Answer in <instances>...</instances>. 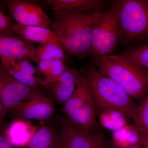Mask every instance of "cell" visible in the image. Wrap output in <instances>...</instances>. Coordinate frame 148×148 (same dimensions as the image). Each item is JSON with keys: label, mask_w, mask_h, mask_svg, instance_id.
Wrapping results in <instances>:
<instances>
[{"label": "cell", "mask_w": 148, "mask_h": 148, "mask_svg": "<svg viewBox=\"0 0 148 148\" xmlns=\"http://www.w3.org/2000/svg\"><path fill=\"white\" fill-rule=\"evenodd\" d=\"M101 10L54 13L51 29L69 55L81 59L88 56L92 26Z\"/></svg>", "instance_id": "obj_1"}, {"label": "cell", "mask_w": 148, "mask_h": 148, "mask_svg": "<svg viewBox=\"0 0 148 148\" xmlns=\"http://www.w3.org/2000/svg\"><path fill=\"white\" fill-rule=\"evenodd\" d=\"M98 115L108 110L120 112L128 119H132L138 105L112 79L94 66L83 71Z\"/></svg>", "instance_id": "obj_2"}, {"label": "cell", "mask_w": 148, "mask_h": 148, "mask_svg": "<svg viewBox=\"0 0 148 148\" xmlns=\"http://www.w3.org/2000/svg\"><path fill=\"white\" fill-rule=\"evenodd\" d=\"M103 75L112 79L132 99L141 101L148 93V69L110 54L92 61Z\"/></svg>", "instance_id": "obj_3"}, {"label": "cell", "mask_w": 148, "mask_h": 148, "mask_svg": "<svg viewBox=\"0 0 148 148\" xmlns=\"http://www.w3.org/2000/svg\"><path fill=\"white\" fill-rule=\"evenodd\" d=\"M61 111L64 117L74 127L88 134H94L98 125L97 112L83 72L73 93L63 104Z\"/></svg>", "instance_id": "obj_4"}, {"label": "cell", "mask_w": 148, "mask_h": 148, "mask_svg": "<svg viewBox=\"0 0 148 148\" xmlns=\"http://www.w3.org/2000/svg\"><path fill=\"white\" fill-rule=\"evenodd\" d=\"M120 38L118 13L112 5L110 9L101 10L93 23L88 56L93 61L112 54Z\"/></svg>", "instance_id": "obj_5"}, {"label": "cell", "mask_w": 148, "mask_h": 148, "mask_svg": "<svg viewBox=\"0 0 148 148\" xmlns=\"http://www.w3.org/2000/svg\"><path fill=\"white\" fill-rule=\"evenodd\" d=\"M119 19L120 40L133 41L148 36V0L114 1Z\"/></svg>", "instance_id": "obj_6"}, {"label": "cell", "mask_w": 148, "mask_h": 148, "mask_svg": "<svg viewBox=\"0 0 148 148\" xmlns=\"http://www.w3.org/2000/svg\"><path fill=\"white\" fill-rule=\"evenodd\" d=\"M0 92L3 112L1 122L18 104L34 96L38 91L12 77L0 65Z\"/></svg>", "instance_id": "obj_7"}, {"label": "cell", "mask_w": 148, "mask_h": 148, "mask_svg": "<svg viewBox=\"0 0 148 148\" xmlns=\"http://www.w3.org/2000/svg\"><path fill=\"white\" fill-rule=\"evenodd\" d=\"M10 17L16 23L26 26L51 29V21L40 5L22 0L6 1Z\"/></svg>", "instance_id": "obj_8"}, {"label": "cell", "mask_w": 148, "mask_h": 148, "mask_svg": "<svg viewBox=\"0 0 148 148\" xmlns=\"http://www.w3.org/2000/svg\"><path fill=\"white\" fill-rule=\"evenodd\" d=\"M17 119L26 121H44L50 119L55 114V108L50 98L38 92L32 98L23 101L12 110Z\"/></svg>", "instance_id": "obj_9"}, {"label": "cell", "mask_w": 148, "mask_h": 148, "mask_svg": "<svg viewBox=\"0 0 148 148\" xmlns=\"http://www.w3.org/2000/svg\"><path fill=\"white\" fill-rule=\"evenodd\" d=\"M83 72L75 68H68L58 77L45 79L43 86L50 92L54 101L63 105L73 93L78 80L82 75Z\"/></svg>", "instance_id": "obj_10"}, {"label": "cell", "mask_w": 148, "mask_h": 148, "mask_svg": "<svg viewBox=\"0 0 148 148\" xmlns=\"http://www.w3.org/2000/svg\"><path fill=\"white\" fill-rule=\"evenodd\" d=\"M35 43L18 35L0 33V56L26 59L36 63Z\"/></svg>", "instance_id": "obj_11"}, {"label": "cell", "mask_w": 148, "mask_h": 148, "mask_svg": "<svg viewBox=\"0 0 148 148\" xmlns=\"http://www.w3.org/2000/svg\"><path fill=\"white\" fill-rule=\"evenodd\" d=\"M61 127L60 135L67 148H92L97 133L89 134L71 124L64 116L56 115Z\"/></svg>", "instance_id": "obj_12"}, {"label": "cell", "mask_w": 148, "mask_h": 148, "mask_svg": "<svg viewBox=\"0 0 148 148\" xmlns=\"http://www.w3.org/2000/svg\"><path fill=\"white\" fill-rule=\"evenodd\" d=\"M12 29L15 34L32 42L39 45L51 44L61 47L58 36L52 29L35 26H26L14 23Z\"/></svg>", "instance_id": "obj_13"}, {"label": "cell", "mask_w": 148, "mask_h": 148, "mask_svg": "<svg viewBox=\"0 0 148 148\" xmlns=\"http://www.w3.org/2000/svg\"><path fill=\"white\" fill-rule=\"evenodd\" d=\"M105 2L102 0H46L45 3L55 13L86 12L100 9Z\"/></svg>", "instance_id": "obj_14"}, {"label": "cell", "mask_w": 148, "mask_h": 148, "mask_svg": "<svg viewBox=\"0 0 148 148\" xmlns=\"http://www.w3.org/2000/svg\"><path fill=\"white\" fill-rule=\"evenodd\" d=\"M37 128L26 121L17 119L7 126L6 134L15 147L25 148L34 137Z\"/></svg>", "instance_id": "obj_15"}, {"label": "cell", "mask_w": 148, "mask_h": 148, "mask_svg": "<svg viewBox=\"0 0 148 148\" xmlns=\"http://www.w3.org/2000/svg\"><path fill=\"white\" fill-rule=\"evenodd\" d=\"M58 134L55 129L41 125L25 148H55Z\"/></svg>", "instance_id": "obj_16"}, {"label": "cell", "mask_w": 148, "mask_h": 148, "mask_svg": "<svg viewBox=\"0 0 148 148\" xmlns=\"http://www.w3.org/2000/svg\"><path fill=\"white\" fill-rule=\"evenodd\" d=\"M113 145L117 147L123 148L132 146L141 147L140 134L134 125L128 124L114 132Z\"/></svg>", "instance_id": "obj_17"}, {"label": "cell", "mask_w": 148, "mask_h": 148, "mask_svg": "<svg viewBox=\"0 0 148 148\" xmlns=\"http://www.w3.org/2000/svg\"><path fill=\"white\" fill-rule=\"evenodd\" d=\"M99 121L103 127L113 132L128 125L126 116L119 111L108 110L98 114Z\"/></svg>", "instance_id": "obj_18"}, {"label": "cell", "mask_w": 148, "mask_h": 148, "mask_svg": "<svg viewBox=\"0 0 148 148\" xmlns=\"http://www.w3.org/2000/svg\"><path fill=\"white\" fill-rule=\"evenodd\" d=\"M118 55L127 61L148 69V42L131 47Z\"/></svg>", "instance_id": "obj_19"}, {"label": "cell", "mask_w": 148, "mask_h": 148, "mask_svg": "<svg viewBox=\"0 0 148 148\" xmlns=\"http://www.w3.org/2000/svg\"><path fill=\"white\" fill-rule=\"evenodd\" d=\"M2 66L5 70L12 69L40 77L37 68L30 61L22 58L3 56L1 57Z\"/></svg>", "instance_id": "obj_20"}, {"label": "cell", "mask_w": 148, "mask_h": 148, "mask_svg": "<svg viewBox=\"0 0 148 148\" xmlns=\"http://www.w3.org/2000/svg\"><path fill=\"white\" fill-rule=\"evenodd\" d=\"M35 53L37 63L44 60H63L66 58L63 48L51 44L37 46L35 48Z\"/></svg>", "instance_id": "obj_21"}, {"label": "cell", "mask_w": 148, "mask_h": 148, "mask_svg": "<svg viewBox=\"0 0 148 148\" xmlns=\"http://www.w3.org/2000/svg\"><path fill=\"white\" fill-rule=\"evenodd\" d=\"M132 120L140 135L148 134V93L138 105Z\"/></svg>", "instance_id": "obj_22"}, {"label": "cell", "mask_w": 148, "mask_h": 148, "mask_svg": "<svg viewBox=\"0 0 148 148\" xmlns=\"http://www.w3.org/2000/svg\"><path fill=\"white\" fill-rule=\"evenodd\" d=\"M67 69L68 67L64 64L63 60L57 59L53 60L48 76L44 79H51L58 77L62 75Z\"/></svg>", "instance_id": "obj_23"}, {"label": "cell", "mask_w": 148, "mask_h": 148, "mask_svg": "<svg viewBox=\"0 0 148 148\" xmlns=\"http://www.w3.org/2000/svg\"><path fill=\"white\" fill-rule=\"evenodd\" d=\"M13 23L10 16L0 10V33L15 34L12 29Z\"/></svg>", "instance_id": "obj_24"}, {"label": "cell", "mask_w": 148, "mask_h": 148, "mask_svg": "<svg viewBox=\"0 0 148 148\" xmlns=\"http://www.w3.org/2000/svg\"><path fill=\"white\" fill-rule=\"evenodd\" d=\"M6 127L0 123V148H16L8 137Z\"/></svg>", "instance_id": "obj_25"}, {"label": "cell", "mask_w": 148, "mask_h": 148, "mask_svg": "<svg viewBox=\"0 0 148 148\" xmlns=\"http://www.w3.org/2000/svg\"><path fill=\"white\" fill-rule=\"evenodd\" d=\"M52 61L53 60H44L38 61L37 63V71L40 75L44 77V79L46 78L48 76Z\"/></svg>", "instance_id": "obj_26"}, {"label": "cell", "mask_w": 148, "mask_h": 148, "mask_svg": "<svg viewBox=\"0 0 148 148\" xmlns=\"http://www.w3.org/2000/svg\"><path fill=\"white\" fill-rule=\"evenodd\" d=\"M106 141L104 140L102 131L97 133L96 139L92 148H107Z\"/></svg>", "instance_id": "obj_27"}, {"label": "cell", "mask_w": 148, "mask_h": 148, "mask_svg": "<svg viewBox=\"0 0 148 148\" xmlns=\"http://www.w3.org/2000/svg\"><path fill=\"white\" fill-rule=\"evenodd\" d=\"M140 143L143 148H148V134L140 135Z\"/></svg>", "instance_id": "obj_28"}, {"label": "cell", "mask_w": 148, "mask_h": 148, "mask_svg": "<svg viewBox=\"0 0 148 148\" xmlns=\"http://www.w3.org/2000/svg\"><path fill=\"white\" fill-rule=\"evenodd\" d=\"M55 148H67L59 132L58 133Z\"/></svg>", "instance_id": "obj_29"}, {"label": "cell", "mask_w": 148, "mask_h": 148, "mask_svg": "<svg viewBox=\"0 0 148 148\" xmlns=\"http://www.w3.org/2000/svg\"><path fill=\"white\" fill-rule=\"evenodd\" d=\"M107 148H120L117 147L115 146H114L113 145H112L110 146H108ZM123 148H142V147H140V146H130V147H127Z\"/></svg>", "instance_id": "obj_30"}, {"label": "cell", "mask_w": 148, "mask_h": 148, "mask_svg": "<svg viewBox=\"0 0 148 148\" xmlns=\"http://www.w3.org/2000/svg\"><path fill=\"white\" fill-rule=\"evenodd\" d=\"M3 112V107L2 105V103H1V101H0V123H1V117L2 114Z\"/></svg>", "instance_id": "obj_31"}, {"label": "cell", "mask_w": 148, "mask_h": 148, "mask_svg": "<svg viewBox=\"0 0 148 148\" xmlns=\"http://www.w3.org/2000/svg\"><path fill=\"white\" fill-rule=\"evenodd\" d=\"M0 101H1V92H0Z\"/></svg>", "instance_id": "obj_32"}]
</instances>
